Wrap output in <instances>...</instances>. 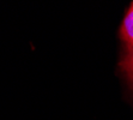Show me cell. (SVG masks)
Instances as JSON below:
<instances>
[{"label": "cell", "mask_w": 133, "mask_h": 120, "mask_svg": "<svg viewBox=\"0 0 133 120\" xmlns=\"http://www.w3.org/2000/svg\"><path fill=\"white\" fill-rule=\"evenodd\" d=\"M120 37L125 43V48L133 47V0L127 10L120 27Z\"/></svg>", "instance_id": "6da1fadb"}, {"label": "cell", "mask_w": 133, "mask_h": 120, "mask_svg": "<svg viewBox=\"0 0 133 120\" xmlns=\"http://www.w3.org/2000/svg\"><path fill=\"white\" fill-rule=\"evenodd\" d=\"M120 66L122 72L126 76L128 83L133 88V47L132 48H125V53L120 61Z\"/></svg>", "instance_id": "7a4b0ae2"}]
</instances>
